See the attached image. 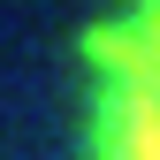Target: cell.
<instances>
[{
  "instance_id": "6da1fadb",
  "label": "cell",
  "mask_w": 160,
  "mask_h": 160,
  "mask_svg": "<svg viewBox=\"0 0 160 160\" xmlns=\"http://www.w3.org/2000/svg\"><path fill=\"white\" fill-rule=\"evenodd\" d=\"M84 160H160V0L84 31Z\"/></svg>"
}]
</instances>
